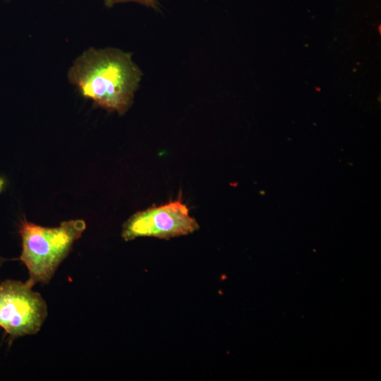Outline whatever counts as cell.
<instances>
[{"label":"cell","instance_id":"6da1fadb","mask_svg":"<svg viewBox=\"0 0 381 381\" xmlns=\"http://www.w3.org/2000/svg\"><path fill=\"white\" fill-rule=\"evenodd\" d=\"M142 73L131 54L117 49L90 48L68 71L71 83L98 107L123 114L133 102Z\"/></svg>","mask_w":381,"mask_h":381},{"label":"cell","instance_id":"7a4b0ae2","mask_svg":"<svg viewBox=\"0 0 381 381\" xmlns=\"http://www.w3.org/2000/svg\"><path fill=\"white\" fill-rule=\"evenodd\" d=\"M85 229L83 219L64 221L56 227H45L23 219L19 227L22 239L20 260L28 270V281L33 286L49 283Z\"/></svg>","mask_w":381,"mask_h":381},{"label":"cell","instance_id":"3957f363","mask_svg":"<svg viewBox=\"0 0 381 381\" xmlns=\"http://www.w3.org/2000/svg\"><path fill=\"white\" fill-rule=\"evenodd\" d=\"M28 280L0 283V327L11 339L37 334L48 315L47 305Z\"/></svg>","mask_w":381,"mask_h":381},{"label":"cell","instance_id":"277c9868","mask_svg":"<svg viewBox=\"0 0 381 381\" xmlns=\"http://www.w3.org/2000/svg\"><path fill=\"white\" fill-rule=\"evenodd\" d=\"M198 228L188 208L178 200L134 214L123 224L121 235L125 241L143 236L169 239L188 235Z\"/></svg>","mask_w":381,"mask_h":381},{"label":"cell","instance_id":"5b68a950","mask_svg":"<svg viewBox=\"0 0 381 381\" xmlns=\"http://www.w3.org/2000/svg\"><path fill=\"white\" fill-rule=\"evenodd\" d=\"M104 1L105 4L109 7L112 6L114 4L118 3L135 1L155 9H157L158 8L157 0H104Z\"/></svg>","mask_w":381,"mask_h":381},{"label":"cell","instance_id":"8992f818","mask_svg":"<svg viewBox=\"0 0 381 381\" xmlns=\"http://www.w3.org/2000/svg\"><path fill=\"white\" fill-rule=\"evenodd\" d=\"M6 260L4 258H3L1 256H0V267H1V265H3L4 262Z\"/></svg>","mask_w":381,"mask_h":381},{"label":"cell","instance_id":"52a82bcc","mask_svg":"<svg viewBox=\"0 0 381 381\" xmlns=\"http://www.w3.org/2000/svg\"><path fill=\"white\" fill-rule=\"evenodd\" d=\"M3 185H4V181H3V180L1 179H0V191L2 189Z\"/></svg>","mask_w":381,"mask_h":381}]
</instances>
